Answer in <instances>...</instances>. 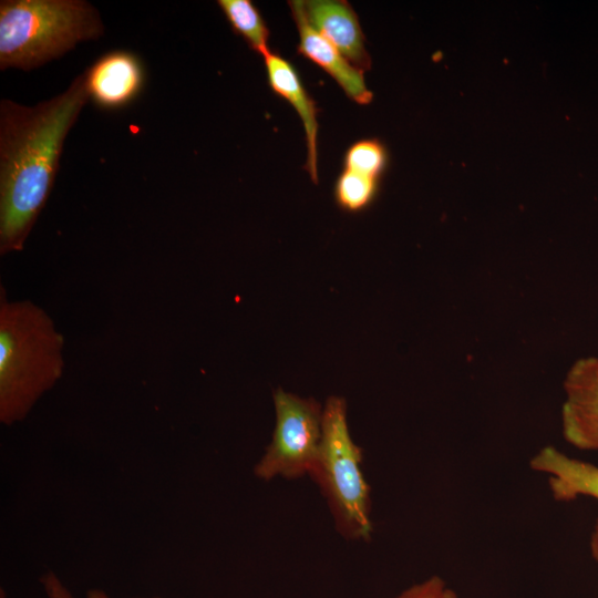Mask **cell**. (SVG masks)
Here are the masks:
<instances>
[{
	"instance_id": "cell-15",
	"label": "cell",
	"mask_w": 598,
	"mask_h": 598,
	"mask_svg": "<svg viewBox=\"0 0 598 598\" xmlns=\"http://www.w3.org/2000/svg\"><path fill=\"white\" fill-rule=\"evenodd\" d=\"M392 598H458V596L442 577L433 575L409 586Z\"/></svg>"
},
{
	"instance_id": "cell-4",
	"label": "cell",
	"mask_w": 598,
	"mask_h": 598,
	"mask_svg": "<svg viewBox=\"0 0 598 598\" xmlns=\"http://www.w3.org/2000/svg\"><path fill=\"white\" fill-rule=\"evenodd\" d=\"M362 461V448L349 430L347 402L332 395L323 406L320 450L309 476L324 497L337 532L352 542H369L373 534L371 489Z\"/></svg>"
},
{
	"instance_id": "cell-2",
	"label": "cell",
	"mask_w": 598,
	"mask_h": 598,
	"mask_svg": "<svg viewBox=\"0 0 598 598\" xmlns=\"http://www.w3.org/2000/svg\"><path fill=\"white\" fill-rule=\"evenodd\" d=\"M63 336L30 300L10 301L0 290V420H23L62 377Z\"/></svg>"
},
{
	"instance_id": "cell-3",
	"label": "cell",
	"mask_w": 598,
	"mask_h": 598,
	"mask_svg": "<svg viewBox=\"0 0 598 598\" xmlns=\"http://www.w3.org/2000/svg\"><path fill=\"white\" fill-rule=\"evenodd\" d=\"M103 33L99 11L84 0H2L0 69H35Z\"/></svg>"
},
{
	"instance_id": "cell-14",
	"label": "cell",
	"mask_w": 598,
	"mask_h": 598,
	"mask_svg": "<svg viewBox=\"0 0 598 598\" xmlns=\"http://www.w3.org/2000/svg\"><path fill=\"white\" fill-rule=\"evenodd\" d=\"M388 165V151L378 138L352 143L343 156V168L381 179Z\"/></svg>"
},
{
	"instance_id": "cell-17",
	"label": "cell",
	"mask_w": 598,
	"mask_h": 598,
	"mask_svg": "<svg viewBox=\"0 0 598 598\" xmlns=\"http://www.w3.org/2000/svg\"><path fill=\"white\" fill-rule=\"evenodd\" d=\"M87 598H110L104 591L91 590L87 594Z\"/></svg>"
},
{
	"instance_id": "cell-1",
	"label": "cell",
	"mask_w": 598,
	"mask_h": 598,
	"mask_svg": "<svg viewBox=\"0 0 598 598\" xmlns=\"http://www.w3.org/2000/svg\"><path fill=\"white\" fill-rule=\"evenodd\" d=\"M90 100L85 73L34 106L0 103V254L19 252L51 193L64 140Z\"/></svg>"
},
{
	"instance_id": "cell-16",
	"label": "cell",
	"mask_w": 598,
	"mask_h": 598,
	"mask_svg": "<svg viewBox=\"0 0 598 598\" xmlns=\"http://www.w3.org/2000/svg\"><path fill=\"white\" fill-rule=\"evenodd\" d=\"M589 550L592 559L598 564V517L596 518L590 533Z\"/></svg>"
},
{
	"instance_id": "cell-9",
	"label": "cell",
	"mask_w": 598,
	"mask_h": 598,
	"mask_svg": "<svg viewBox=\"0 0 598 598\" xmlns=\"http://www.w3.org/2000/svg\"><path fill=\"white\" fill-rule=\"evenodd\" d=\"M299 33L297 52L328 73L353 102L364 105L373 97L362 71L353 66L332 44L315 31L303 14L302 1H289Z\"/></svg>"
},
{
	"instance_id": "cell-8",
	"label": "cell",
	"mask_w": 598,
	"mask_h": 598,
	"mask_svg": "<svg viewBox=\"0 0 598 598\" xmlns=\"http://www.w3.org/2000/svg\"><path fill=\"white\" fill-rule=\"evenodd\" d=\"M310 27L332 44L353 66L364 72L371 68L365 37L357 12L344 0L302 1Z\"/></svg>"
},
{
	"instance_id": "cell-7",
	"label": "cell",
	"mask_w": 598,
	"mask_h": 598,
	"mask_svg": "<svg viewBox=\"0 0 598 598\" xmlns=\"http://www.w3.org/2000/svg\"><path fill=\"white\" fill-rule=\"evenodd\" d=\"M89 97L103 110H118L137 99L145 84L141 59L126 50L110 51L85 71Z\"/></svg>"
},
{
	"instance_id": "cell-5",
	"label": "cell",
	"mask_w": 598,
	"mask_h": 598,
	"mask_svg": "<svg viewBox=\"0 0 598 598\" xmlns=\"http://www.w3.org/2000/svg\"><path fill=\"white\" fill-rule=\"evenodd\" d=\"M276 424L270 443L255 465L262 481L295 480L310 475L322 439L323 406L311 398L274 392Z\"/></svg>"
},
{
	"instance_id": "cell-12",
	"label": "cell",
	"mask_w": 598,
	"mask_h": 598,
	"mask_svg": "<svg viewBox=\"0 0 598 598\" xmlns=\"http://www.w3.org/2000/svg\"><path fill=\"white\" fill-rule=\"evenodd\" d=\"M217 4L233 31L241 37L252 51L262 58L271 51L268 45L269 29L250 0H218Z\"/></svg>"
},
{
	"instance_id": "cell-6",
	"label": "cell",
	"mask_w": 598,
	"mask_h": 598,
	"mask_svg": "<svg viewBox=\"0 0 598 598\" xmlns=\"http://www.w3.org/2000/svg\"><path fill=\"white\" fill-rule=\"evenodd\" d=\"M563 390L565 441L576 448L598 452V357L577 359L566 372Z\"/></svg>"
},
{
	"instance_id": "cell-13",
	"label": "cell",
	"mask_w": 598,
	"mask_h": 598,
	"mask_svg": "<svg viewBox=\"0 0 598 598\" xmlns=\"http://www.w3.org/2000/svg\"><path fill=\"white\" fill-rule=\"evenodd\" d=\"M379 184L378 178L342 168L333 187L336 204L347 213H360L375 199Z\"/></svg>"
},
{
	"instance_id": "cell-10",
	"label": "cell",
	"mask_w": 598,
	"mask_h": 598,
	"mask_svg": "<svg viewBox=\"0 0 598 598\" xmlns=\"http://www.w3.org/2000/svg\"><path fill=\"white\" fill-rule=\"evenodd\" d=\"M267 80L271 91L287 101L299 115L306 134V169L318 183V113L316 101L306 90L295 65L279 53L270 51L264 56Z\"/></svg>"
},
{
	"instance_id": "cell-11",
	"label": "cell",
	"mask_w": 598,
	"mask_h": 598,
	"mask_svg": "<svg viewBox=\"0 0 598 598\" xmlns=\"http://www.w3.org/2000/svg\"><path fill=\"white\" fill-rule=\"evenodd\" d=\"M529 467L547 477L557 502L578 497L598 501V466L595 464L571 457L554 445H545L530 457Z\"/></svg>"
}]
</instances>
